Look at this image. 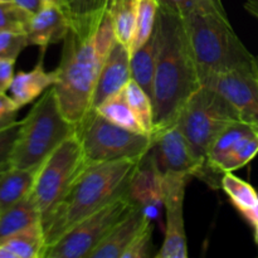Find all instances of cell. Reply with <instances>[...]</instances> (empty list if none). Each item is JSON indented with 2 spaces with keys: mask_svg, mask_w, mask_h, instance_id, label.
Listing matches in <instances>:
<instances>
[{
  "mask_svg": "<svg viewBox=\"0 0 258 258\" xmlns=\"http://www.w3.org/2000/svg\"><path fill=\"white\" fill-rule=\"evenodd\" d=\"M155 29L158 58L151 97L153 135L175 125L184 105L203 86L181 15L159 7Z\"/></svg>",
  "mask_w": 258,
  "mask_h": 258,
  "instance_id": "obj_1",
  "label": "cell"
},
{
  "mask_svg": "<svg viewBox=\"0 0 258 258\" xmlns=\"http://www.w3.org/2000/svg\"><path fill=\"white\" fill-rule=\"evenodd\" d=\"M140 161L121 159L86 165L64 198L42 224L45 247L57 242L80 221L126 196Z\"/></svg>",
  "mask_w": 258,
  "mask_h": 258,
  "instance_id": "obj_2",
  "label": "cell"
},
{
  "mask_svg": "<svg viewBox=\"0 0 258 258\" xmlns=\"http://www.w3.org/2000/svg\"><path fill=\"white\" fill-rule=\"evenodd\" d=\"M183 22L201 80L208 73L226 72L258 63L232 28L223 4L198 0Z\"/></svg>",
  "mask_w": 258,
  "mask_h": 258,
  "instance_id": "obj_3",
  "label": "cell"
},
{
  "mask_svg": "<svg viewBox=\"0 0 258 258\" xmlns=\"http://www.w3.org/2000/svg\"><path fill=\"white\" fill-rule=\"evenodd\" d=\"M96 28H71L63 39L60 62L55 68V96L67 120L77 125L92 108L101 63L93 43Z\"/></svg>",
  "mask_w": 258,
  "mask_h": 258,
  "instance_id": "obj_4",
  "label": "cell"
},
{
  "mask_svg": "<svg viewBox=\"0 0 258 258\" xmlns=\"http://www.w3.org/2000/svg\"><path fill=\"white\" fill-rule=\"evenodd\" d=\"M75 134L76 125L62 113L52 86L22 120L13 154V166L38 169L63 141Z\"/></svg>",
  "mask_w": 258,
  "mask_h": 258,
  "instance_id": "obj_5",
  "label": "cell"
},
{
  "mask_svg": "<svg viewBox=\"0 0 258 258\" xmlns=\"http://www.w3.org/2000/svg\"><path fill=\"white\" fill-rule=\"evenodd\" d=\"M234 121H242L238 111L218 92L202 86L184 105L175 122L194 155L208 168L216 189L221 188L222 176L207 165V154L219 134Z\"/></svg>",
  "mask_w": 258,
  "mask_h": 258,
  "instance_id": "obj_6",
  "label": "cell"
},
{
  "mask_svg": "<svg viewBox=\"0 0 258 258\" xmlns=\"http://www.w3.org/2000/svg\"><path fill=\"white\" fill-rule=\"evenodd\" d=\"M76 136L82 146L86 164L134 159L141 160L149 153L153 138L115 125L91 108L76 125Z\"/></svg>",
  "mask_w": 258,
  "mask_h": 258,
  "instance_id": "obj_7",
  "label": "cell"
},
{
  "mask_svg": "<svg viewBox=\"0 0 258 258\" xmlns=\"http://www.w3.org/2000/svg\"><path fill=\"white\" fill-rule=\"evenodd\" d=\"M86 165L82 146L75 134L63 141L38 168L30 196L39 209L42 224L64 198Z\"/></svg>",
  "mask_w": 258,
  "mask_h": 258,
  "instance_id": "obj_8",
  "label": "cell"
},
{
  "mask_svg": "<svg viewBox=\"0 0 258 258\" xmlns=\"http://www.w3.org/2000/svg\"><path fill=\"white\" fill-rule=\"evenodd\" d=\"M135 207L138 206L127 194L116 199L75 224L57 242L47 247L43 258H88L111 229Z\"/></svg>",
  "mask_w": 258,
  "mask_h": 258,
  "instance_id": "obj_9",
  "label": "cell"
},
{
  "mask_svg": "<svg viewBox=\"0 0 258 258\" xmlns=\"http://www.w3.org/2000/svg\"><path fill=\"white\" fill-rule=\"evenodd\" d=\"M151 138L153 143L149 154L161 178L196 176L214 188L208 168L194 155L185 136L175 125L158 131Z\"/></svg>",
  "mask_w": 258,
  "mask_h": 258,
  "instance_id": "obj_10",
  "label": "cell"
},
{
  "mask_svg": "<svg viewBox=\"0 0 258 258\" xmlns=\"http://www.w3.org/2000/svg\"><path fill=\"white\" fill-rule=\"evenodd\" d=\"M202 85L223 96L238 111L242 121L258 130V63L208 73L202 77Z\"/></svg>",
  "mask_w": 258,
  "mask_h": 258,
  "instance_id": "obj_11",
  "label": "cell"
},
{
  "mask_svg": "<svg viewBox=\"0 0 258 258\" xmlns=\"http://www.w3.org/2000/svg\"><path fill=\"white\" fill-rule=\"evenodd\" d=\"M190 179L186 176L163 178L166 227L163 246L156 252V258L188 257V242L184 224V198L185 188Z\"/></svg>",
  "mask_w": 258,
  "mask_h": 258,
  "instance_id": "obj_12",
  "label": "cell"
},
{
  "mask_svg": "<svg viewBox=\"0 0 258 258\" xmlns=\"http://www.w3.org/2000/svg\"><path fill=\"white\" fill-rule=\"evenodd\" d=\"M127 196L131 202L144 209L151 219L156 218L160 207H164L163 178L149 153L141 159L140 165L134 174Z\"/></svg>",
  "mask_w": 258,
  "mask_h": 258,
  "instance_id": "obj_13",
  "label": "cell"
},
{
  "mask_svg": "<svg viewBox=\"0 0 258 258\" xmlns=\"http://www.w3.org/2000/svg\"><path fill=\"white\" fill-rule=\"evenodd\" d=\"M131 80V53L120 42H116L102 63L92 98V108L122 91Z\"/></svg>",
  "mask_w": 258,
  "mask_h": 258,
  "instance_id": "obj_14",
  "label": "cell"
},
{
  "mask_svg": "<svg viewBox=\"0 0 258 258\" xmlns=\"http://www.w3.org/2000/svg\"><path fill=\"white\" fill-rule=\"evenodd\" d=\"M151 226V218L140 207H135L123 217L88 258H122L136 237Z\"/></svg>",
  "mask_w": 258,
  "mask_h": 258,
  "instance_id": "obj_15",
  "label": "cell"
},
{
  "mask_svg": "<svg viewBox=\"0 0 258 258\" xmlns=\"http://www.w3.org/2000/svg\"><path fill=\"white\" fill-rule=\"evenodd\" d=\"M71 29V22L60 7L45 4L37 14L32 15L27 35L29 45H37L40 52L45 53L50 44L66 38Z\"/></svg>",
  "mask_w": 258,
  "mask_h": 258,
  "instance_id": "obj_16",
  "label": "cell"
},
{
  "mask_svg": "<svg viewBox=\"0 0 258 258\" xmlns=\"http://www.w3.org/2000/svg\"><path fill=\"white\" fill-rule=\"evenodd\" d=\"M44 53L40 52V58L35 67L30 71H20L14 75L10 86V97L20 108L37 100L49 87L54 86L57 81L55 70L47 72L43 66Z\"/></svg>",
  "mask_w": 258,
  "mask_h": 258,
  "instance_id": "obj_17",
  "label": "cell"
},
{
  "mask_svg": "<svg viewBox=\"0 0 258 258\" xmlns=\"http://www.w3.org/2000/svg\"><path fill=\"white\" fill-rule=\"evenodd\" d=\"M254 131L258 130L244 121H234L227 126L213 141L207 154V165L209 169L218 175H223L221 171L222 164L228 158L229 154Z\"/></svg>",
  "mask_w": 258,
  "mask_h": 258,
  "instance_id": "obj_18",
  "label": "cell"
},
{
  "mask_svg": "<svg viewBox=\"0 0 258 258\" xmlns=\"http://www.w3.org/2000/svg\"><path fill=\"white\" fill-rule=\"evenodd\" d=\"M39 223L42 224L40 212L29 194L0 213V244L23 229Z\"/></svg>",
  "mask_w": 258,
  "mask_h": 258,
  "instance_id": "obj_19",
  "label": "cell"
},
{
  "mask_svg": "<svg viewBox=\"0 0 258 258\" xmlns=\"http://www.w3.org/2000/svg\"><path fill=\"white\" fill-rule=\"evenodd\" d=\"M38 169L10 168L0 174V213L29 196Z\"/></svg>",
  "mask_w": 258,
  "mask_h": 258,
  "instance_id": "obj_20",
  "label": "cell"
},
{
  "mask_svg": "<svg viewBox=\"0 0 258 258\" xmlns=\"http://www.w3.org/2000/svg\"><path fill=\"white\" fill-rule=\"evenodd\" d=\"M156 58H158V34L156 29H154L151 37L140 48L131 53V78L136 81L150 97H153Z\"/></svg>",
  "mask_w": 258,
  "mask_h": 258,
  "instance_id": "obj_21",
  "label": "cell"
},
{
  "mask_svg": "<svg viewBox=\"0 0 258 258\" xmlns=\"http://www.w3.org/2000/svg\"><path fill=\"white\" fill-rule=\"evenodd\" d=\"M107 10L112 18L117 42L131 53L136 29L138 0H110Z\"/></svg>",
  "mask_w": 258,
  "mask_h": 258,
  "instance_id": "obj_22",
  "label": "cell"
},
{
  "mask_svg": "<svg viewBox=\"0 0 258 258\" xmlns=\"http://www.w3.org/2000/svg\"><path fill=\"white\" fill-rule=\"evenodd\" d=\"M110 0H64V12L71 28L87 29L97 27L107 10Z\"/></svg>",
  "mask_w": 258,
  "mask_h": 258,
  "instance_id": "obj_23",
  "label": "cell"
},
{
  "mask_svg": "<svg viewBox=\"0 0 258 258\" xmlns=\"http://www.w3.org/2000/svg\"><path fill=\"white\" fill-rule=\"evenodd\" d=\"M2 244H4L15 258H43L47 248L40 223L23 229Z\"/></svg>",
  "mask_w": 258,
  "mask_h": 258,
  "instance_id": "obj_24",
  "label": "cell"
},
{
  "mask_svg": "<svg viewBox=\"0 0 258 258\" xmlns=\"http://www.w3.org/2000/svg\"><path fill=\"white\" fill-rule=\"evenodd\" d=\"M95 110L115 125L121 126L126 130L145 134L141 128L135 113L126 101L122 91L108 97L101 105H98Z\"/></svg>",
  "mask_w": 258,
  "mask_h": 258,
  "instance_id": "obj_25",
  "label": "cell"
},
{
  "mask_svg": "<svg viewBox=\"0 0 258 258\" xmlns=\"http://www.w3.org/2000/svg\"><path fill=\"white\" fill-rule=\"evenodd\" d=\"M122 93L126 101L130 105L131 110L135 113L141 128L148 135H153L154 133V107L153 101L144 88L136 81L131 78L125 87L122 88Z\"/></svg>",
  "mask_w": 258,
  "mask_h": 258,
  "instance_id": "obj_26",
  "label": "cell"
},
{
  "mask_svg": "<svg viewBox=\"0 0 258 258\" xmlns=\"http://www.w3.org/2000/svg\"><path fill=\"white\" fill-rule=\"evenodd\" d=\"M221 189L228 196L231 203L241 214L258 206V193L256 189L234 174H223Z\"/></svg>",
  "mask_w": 258,
  "mask_h": 258,
  "instance_id": "obj_27",
  "label": "cell"
},
{
  "mask_svg": "<svg viewBox=\"0 0 258 258\" xmlns=\"http://www.w3.org/2000/svg\"><path fill=\"white\" fill-rule=\"evenodd\" d=\"M159 2L158 0H138L136 29L131 53L140 48L153 34L156 25Z\"/></svg>",
  "mask_w": 258,
  "mask_h": 258,
  "instance_id": "obj_28",
  "label": "cell"
},
{
  "mask_svg": "<svg viewBox=\"0 0 258 258\" xmlns=\"http://www.w3.org/2000/svg\"><path fill=\"white\" fill-rule=\"evenodd\" d=\"M258 154V131L244 139L228 155L221 165L222 173H232L237 169L243 168Z\"/></svg>",
  "mask_w": 258,
  "mask_h": 258,
  "instance_id": "obj_29",
  "label": "cell"
},
{
  "mask_svg": "<svg viewBox=\"0 0 258 258\" xmlns=\"http://www.w3.org/2000/svg\"><path fill=\"white\" fill-rule=\"evenodd\" d=\"M30 19L32 14L22 9L14 2L0 3V32L10 30L27 33Z\"/></svg>",
  "mask_w": 258,
  "mask_h": 258,
  "instance_id": "obj_30",
  "label": "cell"
},
{
  "mask_svg": "<svg viewBox=\"0 0 258 258\" xmlns=\"http://www.w3.org/2000/svg\"><path fill=\"white\" fill-rule=\"evenodd\" d=\"M116 42H117V38H116L112 18H111L108 10H106L105 14L101 18L100 23H98L97 28H96L95 35H93L95 49L101 63L105 62L108 53L111 52Z\"/></svg>",
  "mask_w": 258,
  "mask_h": 258,
  "instance_id": "obj_31",
  "label": "cell"
},
{
  "mask_svg": "<svg viewBox=\"0 0 258 258\" xmlns=\"http://www.w3.org/2000/svg\"><path fill=\"white\" fill-rule=\"evenodd\" d=\"M22 121L0 130V174L13 168V154L19 138Z\"/></svg>",
  "mask_w": 258,
  "mask_h": 258,
  "instance_id": "obj_32",
  "label": "cell"
},
{
  "mask_svg": "<svg viewBox=\"0 0 258 258\" xmlns=\"http://www.w3.org/2000/svg\"><path fill=\"white\" fill-rule=\"evenodd\" d=\"M28 45L29 40L27 33L10 32V30L0 32V58L17 59L20 52Z\"/></svg>",
  "mask_w": 258,
  "mask_h": 258,
  "instance_id": "obj_33",
  "label": "cell"
},
{
  "mask_svg": "<svg viewBox=\"0 0 258 258\" xmlns=\"http://www.w3.org/2000/svg\"><path fill=\"white\" fill-rule=\"evenodd\" d=\"M153 224H151L136 237V239L131 243L127 251L122 254V258L155 257V254H153Z\"/></svg>",
  "mask_w": 258,
  "mask_h": 258,
  "instance_id": "obj_34",
  "label": "cell"
},
{
  "mask_svg": "<svg viewBox=\"0 0 258 258\" xmlns=\"http://www.w3.org/2000/svg\"><path fill=\"white\" fill-rule=\"evenodd\" d=\"M20 110L12 97L0 93V130L17 122V113Z\"/></svg>",
  "mask_w": 258,
  "mask_h": 258,
  "instance_id": "obj_35",
  "label": "cell"
},
{
  "mask_svg": "<svg viewBox=\"0 0 258 258\" xmlns=\"http://www.w3.org/2000/svg\"><path fill=\"white\" fill-rule=\"evenodd\" d=\"M15 59L0 58V93H5L10 88L14 78Z\"/></svg>",
  "mask_w": 258,
  "mask_h": 258,
  "instance_id": "obj_36",
  "label": "cell"
},
{
  "mask_svg": "<svg viewBox=\"0 0 258 258\" xmlns=\"http://www.w3.org/2000/svg\"><path fill=\"white\" fill-rule=\"evenodd\" d=\"M158 2L159 7L184 17V15L188 14L196 7L198 0H158Z\"/></svg>",
  "mask_w": 258,
  "mask_h": 258,
  "instance_id": "obj_37",
  "label": "cell"
},
{
  "mask_svg": "<svg viewBox=\"0 0 258 258\" xmlns=\"http://www.w3.org/2000/svg\"><path fill=\"white\" fill-rule=\"evenodd\" d=\"M15 4L19 5L22 9L27 10L29 14L34 15L45 5L44 0H12Z\"/></svg>",
  "mask_w": 258,
  "mask_h": 258,
  "instance_id": "obj_38",
  "label": "cell"
},
{
  "mask_svg": "<svg viewBox=\"0 0 258 258\" xmlns=\"http://www.w3.org/2000/svg\"><path fill=\"white\" fill-rule=\"evenodd\" d=\"M242 216H243V218L246 219L252 227H254L256 224H258V206L254 207L251 211H247L244 212V213H242Z\"/></svg>",
  "mask_w": 258,
  "mask_h": 258,
  "instance_id": "obj_39",
  "label": "cell"
},
{
  "mask_svg": "<svg viewBox=\"0 0 258 258\" xmlns=\"http://www.w3.org/2000/svg\"><path fill=\"white\" fill-rule=\"evenodd\" d=\"M244 9H246L247 12L249 13V14H252L254 18H257V19H258V7H257V5L244 3Z\"/></svg>",
  "mask_w": 258,
  "mask_h": 258,
  "instance_id": "obj_40",
  "label": "cell"
},
{
  "mask_svg": "<svg viewBox=\"0 0 258 258\" xmlns=\"http://www.w3.org/2000/svg\"><path fill=\"white\" fill-rule=\"evenodd\" d=\"M44 3H45V4L58 5V7H60L63 10H64V0H44Z\"/></svg>",
  "mask_w": 258,
  "mask_h": 258,
  "instance_id": "obj_41",
  "label": "cell"
},
{
  "mask_svg": "<svg viewBox=\"0 0 258 258\" xmlns=\"http://www.w3.org/2000/svg\"><path fill=\"white\" fill-rule=\"evenodd\" d=\"M253 231H254V243L257 244V247H258V224H256V226L253 227Z\"/></svg>",
  "mask_w": 258,
  "mask_h": 258,
  "instance_id": "obj_42",
  "label": "cell"
},
{
  "mask_svg": "<svg viewBox=\"0 0 258 258\" xmlns=\"http://www.w3.org/2000/svg\"><path fill=\"white\" fill-rule=\"evenodd\" d=\"M246 3H248V4H253V5H257V7H258V0H247Z\"/></svg>",
  "mask_w": 258,
  "mask_h": 258,
  "instance_id": "obj_43",
  "label": "cell"
},
{
  "mask_svg": "<svg viewBox=\"0 0 258 258\" xmlns=\"http://www.w3.org/2000/svg\"><path fill=\"white\" fill-rule=\"evenodd\" d=\"M5 2H12V0H0V3H5Z\"/></svg>",
  "mask_w": 258,
  "mask_h": 258,
  "instance_id": "obj_44",
  "label": "cell"
},
{
  "mask_svg": "<svg viewBox=\"0 0 258 258\" xmlns=\"http://www.w3.org/2000/svg\"><path fill=\"white\" fill-rule=\"evenodd\" d=\"M217 2H219V3H222V0H217Z\"/></svg>",
  "mask_w": 258,
  "mask_h": 258,
  "instance_id": "obj_45",
  "label": "cell"
},
{
  "mask_svg": "<svg viewBox=\"0 0 258 258\" xmlns=\"http://www.w3.org/2000/svg\"><path fill=\"white\" fill-rule=\"evenodd\" d=\"M257 60H258V58H257Z\"/></svg>",
  "mask_w": 258,
  "mask_h": 258,
  "instance_id": "obj_46",
  "label": "cell"
}]
</instances>
